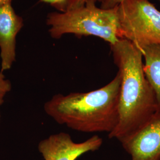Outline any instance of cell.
<instances>
[{
    "label": "cell",
    "mask_w": 160,
    "mask_h": 160,
    "mask_svg": "<svg viewBox=\"0 0 160 160\" xmlns=\"http://www.w3.org/2000/svg\"><path fill=\"white\" fill-rule=\"evenodd\" d=\"M141 51L143 55V71L154 92L157 112H160V45L145 46Z\"/></svg>",
    "instance_id": "ba28073f"
},
{
    "label": "cell",
    "mask_w": 160,
    "mask_h": 160,
    "mask_svg": "<svg viewBox=\"0 0 160 160\" xmlns=\"http://www.w3.org/2000/svg\"><path fill=\"white\" fill-rule=\"evenodd\" d=\"M46 23L49 27V34L55 39L67 34L78 38L92 36L110 45L119 39L117 7L104 9L97 7L96 3L88 2L66 12H49Z\"/></svg>",
    "instance_id": "3957f363"
},
{
    "label": "cell",
    "mask_w": 160,
    "mask_h": 160,
    "mask_svg": "<svg viewBox=\"0 0 160 160\" xmlns=\"http://www.w3.org/2000/svg\"><path fill=\"white\" fill-rule=\"evenodd\" d=\"M123 0H104L101 2L100 7L104 9L113 8L118 6ZM160 2V0H158Z\"/></svg>",
    "instance_id": "7c38bea8"
},
{
    "label": "cell",
    "mask_w": 160,
    "mask_h": 160,
    "mask_svg": "<svg viewBox=\"0 0 160 160\" xmlns=\"http://www.w3.org/2000/svg\"><path fill=\"white\" fill-rule=\"evenodd\" d=\"M12 0H0V8L8 4H12Z\"/></svg>",
    "instance_id": "4fadbf2b"
},
{
    "label": "cell",
    "mask_w": 160,
    "mask_h": 160,
    "mask_svg": "<svg viewBox=\"0 0 160 160\" xmlns=\"http://www.w3.org/2000/svg\"><path fill=\"white\" fill-rule=\"evenodd\" d=\"M102 144V138L97 135L77 143L68 133L59 132L42 140L38 149L45 160H76L88 152L97 151Z\"/></svg>",
    "instance_id": "5b68a950"
},
{
    "label": "cell",
    "mask_w": 160,
    "mask_h": 160,
    "mask_svg": "<svg viewBox=\"0 0 160 160\" xmlns=\"http://www.w3.org/2000/svg\"><path fill=\"white\" fill-rule=\"evenodd\" d=\"M71 0H39V2L48 4L57 10V12H66Z\"/></svg>",
    "instance_id": "9c48e42d"
},
{
    "label": "cell",
    "mask_w": 160,
    "mask_h": 160,
    "mask_svg": "<svg viewBox=\"0 0 160 160\" xmlns=\"http://www.w3.org/2000/svg\"><path fill=\"white\" fill-rule=\"evenodd\" d=\"M114 63L121 76L119 122L109 133L119 142L132 135L154 114L157 104L154 92L143 71L141 51L129 40L119 39L110 45Z\"/></svg>",
    "instance_id": "6da1fadb"
},
{
    "label": "cell",
    "mask_w": 160,
    "mask_h": 160,
    "mask_svg": "<svg viewBox=\"0 0 160 160\" xmlns=\"http://www.w3.org/2000/svg\"><path fill=\"white\" fill-rule=\"evenodd\" d=\"M12 84L9 80L6 79L2 72H0V106L4 103V98L7 93L10 92Z\"/></svg>",
    "instance_id": "30bf717a"
},
{
    "label": "cell",
    "mask_w": 160,
    "mask_h": 160,
    "mask_svg": "<svg viewBox=\"0 0 160 160\" xmlns=\"http://www.w3.org/2000/svg\"><path fill=\"white\" fill-rule=\"evenodd\" d=\"M119 39L141 50L160 45V11L149 0H123L117 6Z\"/></svg>",
    "instance_id": "277c9868"
},
{
    "label": "cell",
    "mask_w": 160,
    "mask_h": 160,
    "mask_svg": "<svg viewBox=\"0 0 160 160\" xmlns=\"http://www.w3.org/2000/svg\"><path fill=\"white\" fill-rule=\"evenodd\" d=\"M23 25V18L16 13L12 4L0 8L1 72L10 69L16 61V38Z\"/></svg>",
    "instance_id": "52a82bcc"
},
{
    "label": "cell",
    "mask_w": 160,
    "mask_h": 160,
    "mask_svg": "<svg viewBox=\"0 0 160 160\" xmlns=\"http://www.w3.org/2000/svg\"><path fill=\"white\" fill-rule=\"evenodd\" d=\"M104 0H71L69 4L68 8L67 10L84 6L88 2H92V3L96 4V2L98 1L102 2Z\"/></svg>",
    "instance_id": "8fae6325"
},
{
    "label": "cell",
    "mask_w": 160,
    "mask_h": 160,
    "mask_svg": "<svg viewBox=\"0 0 160 160\" xmlns=\"http://www.w3.org/2000/svg\"><path fill=\"white\" fill-rule=\"evenodd\" d=\"M120 143L131 160H160V112Z\"/></svg>",
    "instance_id": "8992f818"
},
{
    "label": "cell",
    "mask_w": 160,
    "mask_h": 160,
    "mask_svg": "<svg viewBox=\"0 0 160 160\" xmlns=\"http://www.w3.org/2000/svg\"><path fill=\"white\" fill-rule=\"evenodd\" d=\"M121 76L102 87L87 92L54 95L44 104V110L59 125L84 133H111L119 122Z\"/></svg>",
    "instance_id": "7a4b0ae2"
}]
</instances>
